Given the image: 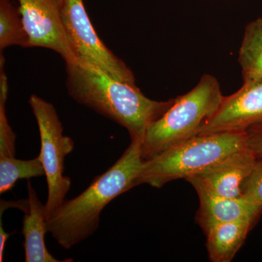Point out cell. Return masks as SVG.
Returning a JSON list of instances; mask_svg holds the SVG:
<instances>
[{"label": "cell", "instance_id": "1", "mask_svg": "<svg viewBox=\"0 0 262 262\" xmlns=\"http://www.w3.org/2000/svg\"><path fill=\"white\" fill-rule=\"evenodd\" d=\"M65 63L71 97L125 127L131 141L142 144L150 125L173 104L174 98L150 99L136 84L117 80L97 67L78 61Z\"/></svg>", "mask_w": 262, "mask_h": 262}, {"label": "cell", "instance_id": "2", "mask_svg": "<svg viewBox=\"0 0 262 262\" xmlns=\"http://www.w3.org/2000/svg\"><path fill=\"white\" fill-rule=\"evenodd\" d=\"M141 143L130 145L113 166L96 177L85 190L65 201L46 222L47 232L65 249L89 238L97 230L100 215L110 202L135 187L144 164Z\"/></svg>", "mask_w": 262, "mask_h": 262}, {"label": "cell", "instance_id": "3", "mask_svg": "<svg viewBox=\"0 0 262 262\" xmlns=\"http://www.w3.org/2000/svg\"><path fill=\"white\" fill-rule=\"evenodd\" d=\"M246 147V131L198 134L144 161L134 185L161 188L177 179L187 180Z\"/></svg>", "mask_w": 262, "mask_h": 262}, {"label": "cell", "instance_id": "4", "mask_svg": "<svg viewBox=\"0 0 262 262\" xmlns=\"http://www.w3.org/2000/svg\"><path fill=\"white\" fill-rule=\"evenodd\" d=\"M224 96L216 77L209 74L202 76L196 86L174 98L170 107L150 125L141 144L143 160L198 135L220 107Z\"/></svg>", "mask_w": 262, "mask_h": 262}, {"label": "cell", "instance_id": "5", "mask_svg": "<svg viewBox=\"0 0 262 262\" xmlns=\"http://www.w3.org/2000/svg\"><path fill=\"white\" fill-rule=\"evenodd\" d=\"M40 136V157L48 183V199L45 204L46 220L56 213L71 187V179L63 175L65 157L74 150L75 143L63 135V125L51 103L33 94L29 100Z\"/></svg>", "mask_w": 262, "mask_h": 262}, {"label": "cell", "instance_id": "6", "mask_svg": "<svg viewBox=\"0 0 262 262\" xmlns=\"http://www.w3.org/2000/svg\"><path fill=\"white\" fill-rule=\"evenodd\" d=\"M62 23L76 61L97 67L117 80L136 84L132 70L100 39L83 0H63Z\"/></svg>", "mask_w": 262, "mask_h": 262}, {"label": "cell", "instance_id": "7", "mask_svg": "<svg viewBox=\"0 0 262 262\" xmlns=\"http://www.w3.org/2000/svg\"><path fill=\"white\" fill-rule=\"evenodd\" d=\"M29 38V48L56 52L65 63L76 61L62 23L63 0H16Z\"/></svg>", "mask_w": 262, "mask_h": 262}, {"label": "cell", "instance_id": "8", "mask_svg": "<svg viewBox=\"0 0 262 262\" xmlns=\"http://www.w3.org/2000/svg\"><path fill=\"white\" fill-rule=\"evenodd\" d=\"M260 122H262V79L244 82L238 91L224 96L220 107L204 122L198 134L246 132Z\"/></svg>", "mask_w": 262, "mask_h": 262}, {"label": "cell", "instance_id": "9", "mask_svg": "<svg viewBox=\"0 0 262 262\" xmlns=\"http://www.w3.org/2000/svg\"><path fill=\"white\" fill-rule=\"evenodd\" d=\"M198 193L200 207L195 220L206 233L214 226L233 221L247 220L256 223L262 212L244 198L220 195L195 178L187 179Z\"/></svg>", "mask_w": 262, "mask_h": 262}, {"label": "cell", "instance_id": "10", "mask_svg": "<svg viewBox=\"0 0 262 262\" xmlns=\"http://www.w3.org/2000/svg\"><path fill=\"white\" fill-rule=\"evenodd\" d=\"M256 160L251 150L244 148L213 164L193 178L220 195L241 198L243 184L252 171Z\"/></svg>", "mask_w": 262, "mask_h": 262}, {"label": "cell", "instance_id": "11", "mask_svg": "<svg viewBox=\"0 0 262 262\" xmlns=\"http://www.w3.org/2000/svg\"><path fill=\"white\" fill-rule=\"evenodd\" d=\"M28 189V204L24 213L23 221V234L24 252L26 262H61L53 257L46 247L45 235L46 229L45 205L38 198L37 192L31 184L27 183Z\"/></svg>", "mask_w": 262, "mask_h": 262}, {"label": "cell", "instance_id": "12", "mask_svg": "<svg viewBox=\"0 0 262 262\" xmlns=\"http://www.w3.org/2000/svg\"><path fill=\"white\" fill-rule=\"evenodd\" d=\"M255 224L247 220L219 224L206 232L208 257L213 262H230L242 247Z\"/></svg>", "mask_w": 262, "mask_h": 262}, {"label": "cell", "instance_id": "13", "mask_svg": "<svg viewBox=\"0 0 262 262\" xmlns=\"http://www.w3.org/2000/svg\"><path fill=\"white\" fill-rule=\"evenodd\" d=\"M237 61L244 82L262 79V18L246 25Z\"/></svg>", "mask_w": 262, "mask_h": 262}, {"label": "cell", "instance_id": "14", "mask_svg": "<svg viewBox=\"0 0 262 262\" xmlns=\"http://www.w3.org/2000/svg\"><path fill=\"white\" fill-rule=\"evenodd\" d=\"M29 48V38L18 5L0 0V53L10 46Z\"/></svg>", "mask_w": 262, "mask_h": 262}, {"label": "cell", "instance_id": "15", "mask_svg": "<svg viewBox=\"0 0 262 262\" xmlns=\"http://www.w3.org/2000/svg\"><path fill=\"white\" fill-rule=\"evenodd\" d=\"M46 176L40 157L23 160L0 157V193L8 192L20 179H29Z\"/></svg>", "mask_w": 262, "mask_h": 262}, {"label": "cell", "instance_id": "16", "mask_svg": "<svg viewBox=\"0 0 262 262\" xmlns=\"http://www.w3.org/2000/svg\"><path fill=\"white\" fill-rule=\"evenodd\" d=\"M9 85L5 71V59L0 60V157L15 158V136L6 115V104Z\"/></svg>", "mask_w": 262, "mask_h": 262}, {"label": "cell", "instance_id": "17", "mask_svg": "<svg viewBox=\"0 0 262 262\" xmlns=\"http://www.w3.org/2000/svg\"><path fill=\"white\" fill-rule=\"evenodd\" d=\"M241 196L262 212V158H256L252 171L243 184Z\"/></svg>", "mask_w": 262, "mask_h": 262}, {"label": "cell", "instance_id": "18", "mask_svg": "<svg viewBox=\"0 0 262 262\" xmlns=\"http://www.w3.org/2000/svg\"><path fill=\"white\" fill-rule=\"evenodd\" d=\"M246 134L248 149L256 158H262V122L249 127Z\"/></svg>", "mask_w": 262, "mask_h": 262}, {"label": "cell", "instance_id": "19", "mask_svg": "<svg viewBox=\"0 0 262 262\" xmlns=\"http://www.w3.org/2000/svg\"><path fill=\"white\" fill-rule=\"evenodd\" d=\"M1 218V217H0ZM10 234L5 232V229L3 228V220L2 218L0 219V261H3L4 258V250L5 247V244L9 238Z\"/></svg>", "mask_w": 262, "mask_h": 262}]
</instances>
